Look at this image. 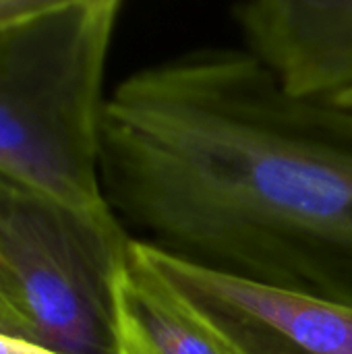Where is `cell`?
Returning <instances> with one entry per match:
<instances>
[{
	"mask_svg": "<svg viewBox=\"0 0 352 354\" xmlns=\"http://www.w3.org/2000/svg\"><path fill=\"white\" fill-rule=\"evenodd\" d=\"M251 52L293 95L352 100V0H255L230 8Z\"/></svg>",
	"mask_w": 352,
	"mask_h": 354,
	"instance_id": "obj_5",
	"label": "cell"
},
{
	"mask_svg": "<svg viewBox=\"0 0 352 354\" xmlns=\"http://www.w3.org/2000/svg\"><path fill=\"white\" fill-rule=\"evenodd\" d=\"M100 176L160 251L352 305V108L288 93L251 52L127 77L104 106Z\"/></svg>",
	"mask_w": 352,
	"mask_h": 354,
	"instance_id": "obj_1",
	"label": "cell"
},
{
	"mask_svg": "<svg viewBox=\"0 0 352 354\" xmlns=\"http://www.w3.org/2000/svg\"><path fill=\"white\" fill-rule=\"evenodd\" d=\"M131 243L110 205L75 207L0 174V336L120 354L114 288Z\"/></svg>",
	"mask_w": 352,
	"mask_h": 354,
	"instance_id": "obj_3",
	"label": "cell"
},
{
	"mask_svg": "<svg viewBox=\"0 0 352 354\" xmlns=\"http://www.w3.org/2000/svg\"><path fill=\"white\" fill-rule=\"evenodd\" d=\"M120 354H237L139 255L135 239L114 288Z\"/></svg>",
	"mask_w": 352,
	"mask_h": 354,
	"instance_id": "obj_6",
	"label": "cell"
},
{
	"mask_svg": "<svg viewBox=\"0 0 352 354\" xmlns=\"http://www.w3.org/2000/svg\"><path fill=\"white\" fill-rule=\"evenodd\" d=\"M118 0H44L0 27V174L83 209L100 176L106 60Z\"/></svg>",
	"mask_w": 352,
	"mask_h": 354,
	"instance_id": "obj_2",
	"label": "cell"
},
{
	"mask_svg": "<svg viewBox=\"0 0 352 354\" xmlns=\"http://www.w3.org/2000/svg\"><path fill=\"white\" fill-rule=\"evenodd\" d=\"M44 0H0V27L35 12Z\"/></svg>",
	"mask_w": 352,
	"mask_h": 354,
	"instance_id": "obj_7",
	"label": "cell"
},
{
	"mask_svg": "<svg viewBox=\"0 0 352 354\" xmlns=\"http://www.w3.org/2000/svg\"><path fill=\"white\" fill-rule=\"evenodd\" d=\"M344 106H349V108H352V100H349V102H346Z\"/></svg>",
	"mask_w": 352,
	"mask_h": 354,
	"instance_id": "obj_9",
	"label": "cell"
},
{
	"mask_svg": "<svg viewBox=\"0 0 352 354\" xmlns=\"http://www.w3.org/2000/svg\"><path fill=\"white\" fill-rule=\"evenodd\" d=\"M0 354H58L35 344H27L21 340H12V338H4L0 336Z\"/></svg>",
	"mask_w": 352,
	"mask_h": 354,
	"instance_id": "obj_8",
	"label": "cell"
},
{
	"mask_svg": "<svg viewBox=\"0 0 352 354\" xmlns=\"http://www.w3.org/2000/svg\"><path fill=\"white\" fill-rule=\"evenodd\" d=\"M139 255L237 354H352V305L259 284L135 241Z\"/></svg>",
	"mask_w": 352,
	"mask_h": 354,
	"instance_id": "obj_4",
	"label": "cell"
}]
</instances>
